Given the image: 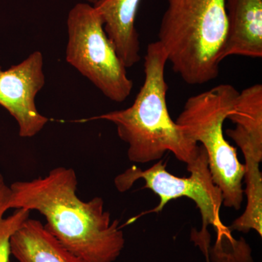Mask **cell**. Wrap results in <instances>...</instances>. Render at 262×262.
<instances>
[{
  "label": "cell",
  "mask_w": 262,
  "mask_h": 262,
  "mask_svg": "<svg viewBox=\"0 0 262 262\" xmlns=\"http://www.w3.org/2000/svg\"><path fill=\"white\" fill-rule=\"evenodd\" d=\"M67 29V63L108 99L115 102L125 101L134 83L106 35L102 18L96 8L87 3L76 4L69 13Z\"/></svg>",
  "instance_id": "6"
},
{
  "label": "cell",
  "mask_w": 262,
  "mask_h": 262,
  "mask_svg": "<svg viewBox=\"0 0 262 262\" xmlns=\"http://www.w3.org/2000/svg\"><path fill=\"white\" fill-rule=\"evenodd\" d=\"M18 262H84L63 248L39 220L28 219L10 239Z\"/></svg>",
  "instance_id": "10"
},
{
  "label": "cell",
  "mask_w": 262,
  "mask_h": 262,
  "mask_svg": "<svg viewBox=\"0 0 262 262\" xmlns=\"http://www.w3.org/2000/svg\"><path fill=\"white\" fill-rule=\"evenodd\" d=\"M141 0H103L94 5L103 29L126 68L141 60L140 42L135 20Z\"/></svg>",
  "instance_id": "9"
},
{
  "label": "cell",
  "mask_w": 262,
  "mask_h": 262,
  "mask_svg": "<svg viewBox=\"0 0 262 262\" xmlns=\"http://www.w3.org/2000/svg\"><path fill=\"white\" fill-rule=\"evenodd\" d=\"M227 33L222 61L227 57H262V0H226Z\"/></svg>",
  "instance_id": "8"
},
{
  "label": "cell",
  "mask_w": 262,
  "mask_h": 262,
  "mask_svg": "<svg viewBox=\"0 0 262 262\" xmlns=\"http://www.w3.org/2000/svg\"><path fill=\"white\" fill-rule=\"evenodd\" d=\"M77 185L73 169L58 167L46 177L13 183L8 207L39 212L45 228L84 262H113L125 246L120 222L112 221L102 198L82 201Z\"/></svg>",
  "instance_id": "1"
},
{
  "label": "cell",
  "mask_w": 262,
  "mask_h": 262,
  "mask_svg": "<svg viewBox=\"0 0 262 262\" xmlns=\"http://www.w3.org/2000/svg\"><path fill=\"white\" fill-rule=\"evenodd\" d=\"M168 57L158 41L148 45L144 56V84L130 107L81 120H102L116 125L117 135L128 145L127 158L136 163L162 159L167 151L187 164L198 158L201 146L172 120L167 105L165 78Z\"/></svg>",
  "instance_id": "2"
},
{
  "label": "cell",
  "mask_w": 262,
  "mask_h": 262,
  "mask_svg": "<svg viewBox=\"0 0 262 262\" xmlns=\"http://www.w3.org/2000/svg\"><path fill=\"white\" fill-rule=\"evenodd\" d=\"M158 32L172 69L189 84L220 74L227 33L226 0H167Z\"/></svg>",
  "instance_id": "3"
},
{
  "label": "cell",
  "mask_w": 262,
  "mask_h": 262,
  "mask_svg": "<svg viewBox=\"0 0 262 262\" xmlns=\"http://www.w3.org/2000/svg\"><path fill=\"white\" fill-rule=\"evenodd\" d=\"M227 120L235 124L226 130L239 148H250L262 161V85L255 84L239 92Z\"/></svg>",
  "instance_id": "11"
},
{
  "label": "cell",
  "mask_w": 262,
  "mask_h": 262,
  "mask_svg": "<svg viewBox=\"0 0 262 262\" xmlns=\"http://www.w3.org/2000/svg\"><path fill=\"white\" fill-rule=\"evenodd\" d=\"M238 94L232 84H221L191 96L176 121L189 139L206 149L212 179L222 191V205L237 211L244 201L245 168L237 149L225 139L224 124Z\"/></svg>",
  "instance_id": "4"
},
{
  "label": "cell",
  "mask_w": 262,
  "mask_h": 262,
  "mask_svg": "<svg viewBox=\"0 0 262 262\" xmlns=\"http://www.w3.org/2000/svg\"><path fill=\"white\" fill-rule=\"evenodd\" d=\"M245 159L244 194L247 198L246 209L241 216L232 222L229 227L233 230L248 233L254 229L260 237L262 236V176L259 169L261 163L253 151L248 147L241 148Z\"/></svg>",
  "instance_id": "12"
},
{
  "label": "cell",
  "mask_w": 262,
  "mask_h": 262,
  "mask_svg": "<svg viewBox=\"0 0 262 262\" xmlns=\"http://www.w3.org/2000/svg\"><path fill=\"white\" fill-rule=\"evenodd\" d=\"M190 177L181 178L169 173L167 163L160 160L152 166L142 170L133 165L123 173L115 177V187L120 192H125L137 181L145 182L144 189H149L160 198L158 206L147 213H159L170 201L181 198L192 200L199 208L202 217V230L198 232L192 229V241L208 255L210 235L208 227L213 226L217 234L216 244H223L233 238L228 227L222 223L220 216L221 207L223 203L222 191L212 179L208 155L201 146V151L192 163L187 164Z\"/></svg>",
  "instance_id": "5"
},
{
  "label": "cell",
  "mask_w": 262,
  "mask_h": 262,
  "mask_svg": "<svg viewBox=\"0 0 262 262\" xmlns=\"http://www.w3.org/2000/svg\"><path fill=\"white\" fill-rule=\"evenodd\" d=\"M86 1L89 2L90 5L94 6V5L98 4V3H101V2L103 1V0H86Z\"/></svg>",
  "instance_id": "14"
},
{
  "label": "cell",
  "mask_w": 262,
  "mask_h": 262,
  "mask_svg": "<svg viewBox=\"0 0 262 262\" xmlns=\"http://www.w3.org/2000/svg\"><path fill=\"white\" fill-rule=\"evenodd\" d=\"M10 186L5 182L0 173V262H10V239L26 220L29 218L30 211L15 209L12 214L6 215L9 209L8 201Z\"/></svg>",
  "instance_id": "13"
},
{
  "label": "cell",
  "mask_w": 262,
  "mask_h": 262,
  "mask_svg": "<svg viewBox=\"0 0 262 262\" xmlns=\"http://www.w3.org/2000/svg\"><path fill=\"white\" fill-rule=\"evenodd\" d=\"M42 53L34 51L7 70L0 67V105L14 117L19 136L32 138L49 122L38 112L35 99L46 83Z\"/></svg>",
  "instance_id": "7"
}]
</instances>
